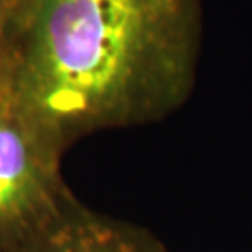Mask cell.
Instances as JSON below:
<instances>
[{
	"instance_id": "cell-3",
	"label": "cell",
	"mask_w": 252,
	"mask_h": 252,
	"mask_svg": "<svg viewBox=\"0 0 252 252\" xmlns=\"http://www.w3.org/2000/svg\"><path fill=\"white\" fill-rule=\"evenodd\" d=\"M10 252H141L133 241L97 224L72 205L43 231Z\"/></svg>"
},
{
	"instance_id": "cell-5",
	"label": "cell",
	"mask_w": 252,
	"mask_h": 252,
	"mask_svg": "<svg viewBox=\"0 0 252 252\" xmlns=\"http://www.w3.org/2000/svg\"><path fill=\"white\" fill-rule=\"evenodd\" d=\"M7 98H12L8 87V79H7V70H5V63L0 61V102Z\"/></svg>"
},
{
	"instance_id": "cell-4",
	"label": "cell",
	"mask_w": 252,
	"mask_h": 252,
	"mask_svg": "<svg viewBox=\"0 0 252 252\" xmlns=\"http://www.w3.org/2000/svg\"><path fill=\"white\" fill-rule=\"evenodd\" d=\"M20 0H0V61L5 63V49L13 27Z\"/></svg>"
},
{
	"instance_id": "cell-2",
	"label": "cell",
	"mask_w": 252,
	"mask_h": 252,
	"mask_svg": "<svg viewBox=\"0 0 252 252\" xmlns=\"http://www.w3.org/2000/svg\"><path fill=\"white\" fill-rule=\"evenodd\" d=\"M64 143L13 98L0 102V252H10L74 201L59 174Z\"/></svg>"
},
{
	"instance_id": "cell-1",
	"label": "cell",
	"mask_w": 252,
	"mask_h": 252,
	"mask_svg": "<svg viewBox=\"0 0 252 252\" xmlns=\"http://www.w3.org/2000/svg\"><path fill=\"white\" fill-rule=\"evenodd\" d=\"M177 13L179 0H20L5 49L12 98L65 143L128 107Z\"/></svg>"
}]
</instances>
